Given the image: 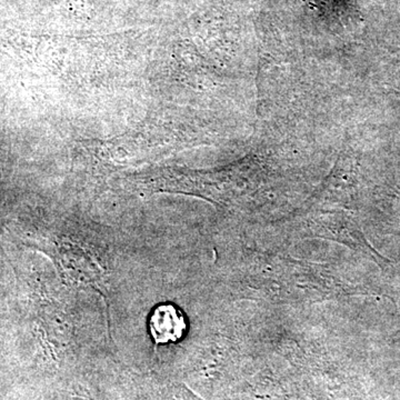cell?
I'll use <instances>...</instances> for the list:
<instances>
[{"mask_svg": "<svg viewBox=\"0 0 400 400\" xmlns=\"http://www.w3.org/2000/svg\"><path fill=\"white\" fill-rule=\"evenodd\" d=\"M186 328L184 316L173 304H160L155 308L149 319V332L156 345L178 342Z\"/></svg>", "mask_w": 400, "mask_h": 400, "instance_id": "6da1fadb", "label": "cell"}]
</instances>
